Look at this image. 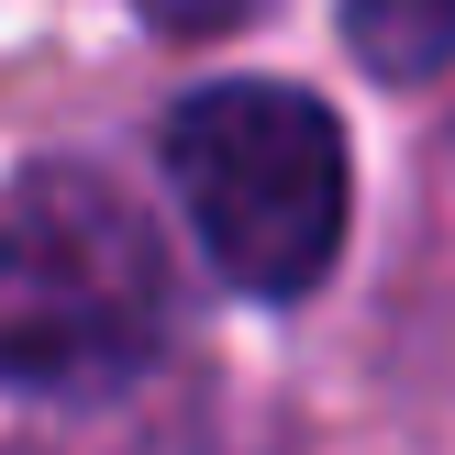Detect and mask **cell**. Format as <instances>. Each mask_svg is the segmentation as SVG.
<instances>
[{
	"label": "cell",
	"mask_w": 455,
	"mask_h": 455,
	"mask_svg": "<svg viewBox=\"0 0 455 455\" xmlns=\"http://www.w3.org/2000/svg\"><path fill=\"white\" fill-rule=\"evenodd\" d=\"M167 178L200 256L244 300H311L345 256V123L289 78H212L167 111Z\"/></svg>",
	"instance_id": "cell-1"
},
{
	"label": "cell",
	"mask_w": 455,
	"mask_h": 455,
	"mask_svg": "<svg viewBox=\"0 0 455 455\" xmlns=\"http://www.w3.org/2000/svg\"><path fill=\"white\" fill-rule=\"evenodd\" d=\"M167 333V256L100 167L0 189V389H100Z\"/></svg>",
	"instance_id": "cell-2"
},
{
	"label": "cell",
	"mask_w": 455,
	"mask_h": 455,
	"mask_svg": "<svg viewBox=\"0 0 455 455\" xmlns=\"http://www.w3.org/2000/svg\"><path fill=\"white\" fill-rule=\"evenodd\" d=\"M345 44L367 78H444L455 67V0H345Z\"/></svg>",
	"instance_id": "cell-3"
},
{
	"label": "cell",
	"mask_w": 455,
	"mask_h": 455,
	"mask_svg": "<svg viewBox=\"0 0 455 455\" xmlns=\"http://www.w3.org/2000/svg\"><path fill=\"white\" fill-rule=\"evenodd\" d=\"M256 0H145V22H167V34H222V22H244Z\"/></svg>",
	"instance_id": "cell-4"
}]
</instances>
